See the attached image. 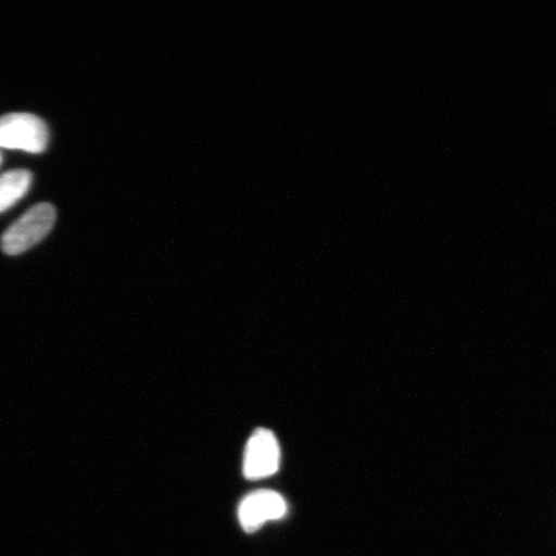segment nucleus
Listing matches in <instances>:
<instances>
[{"label": "nucleus", "instance_id": "1", "mask_svg": "<svg viewBox=\"0 0 556 556\" xmlns=\"http://www.w3.org/2000/svg\"><path fill=\"white\" fill-rule=\"evenodd\" d=\"M55 222V208L51 204H38L27 211L2 236L5 254L18 255L37 245L46 238Z\"/></svg>", "mask_w": 556, "mask_h": 556}, {"label": "nucleus", "instance_id": "4", "mask_svg": "<svg viewBox=\"0 0 556 556\" xmlns=\"http://www.w3.org/2000/svg\"><path fill=\"white\" fill-rule=\"evenodd\" d=\"M288 504L280 493L262 490L250 493L239 507V520L247 533L261 530L264 523L287 516Z\"/></svg>", "mask_w": 556, "mask_h": 556}, {"label": "nucleus", "instance_id": "6", "mask_svg": "<svg viewBox=\"0 0 556 556\" xmlns=\"http://www.w3.org/2000/svg\"><path fill=\"white\" fill-rule=\"evenodd\" d=\"M0 163H2V154H0Z\"/></svg>", "mask_w": 556, "mask_h": 556}, {"label": "nucleus", "instance_id": "2", "mask_svg": "<svg viewBox=\"0 0 556 556\" xmlns=\"http://www.w3.org/2000/svg\"><path fill=\"white\" fill-rule=\"evenodd\" d=\"M47 125L33 114H7L0 117V148L40 154L48 144Z\"/></svg>", "mask_w": 556, "mask_h": 556}, {"label": "nucleus", "instance_id": "3", "mask_svg": "<svg viewBox=\"0 0 556 556\" xmlns=\"http://www.w3.org/2000/svg\"><path fill=\"white\" fill-rule=\"evenodd\" d=\"M281 450L276 435L268 429L255 430L243 455V476L250 481L274 476L280 469Z\"/></svg>", "mask_w": 556, "mask_h": 556}, {"label": "nucleus", "instance_id": "5", "mask_svg": "<svg viewBox=\"0 0 556 556\" xmlns=\"http://www.w3.org/2000/svg\"><path fill=\"white\" fill-rule=\"evenodd\" d=\"M31 173L25 169L11 170L0 177V213L23 199L31 185Z\"/></svg>", "mask_w": 556, "mask_h": 556}]
</instances>
